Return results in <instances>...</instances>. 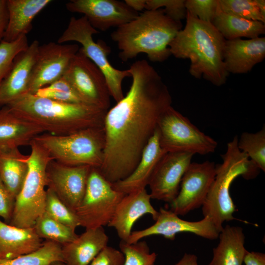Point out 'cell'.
<instances>
[{
    "label": "cell",
    "instance_id": "f1b7e54d",
    "mask_svg": "<svg viewBox=\"0 0 265 265\" xmlns=\"http://www.w3.org/2000/svg\"><path fill=\"white\" fill-rule=\"evenodd\" d=\"M56 261L63 262L62 246L46 240L34 251L13 259H0V265H51Z\"/></svg>",
    "mask_w": 265,
    "mask_h": 265
},
{
    "label": "cell",
    "instance_id": "52a82bcc",
    "mask_svg": "<svg viewBox=\"0 0 265 265\" xmlns=\"http://www.w3.org/2000/svg\"><path fill=\"white\" fill-rule=\"evenodd\" d=\"M28 156V171L22 188L16 196L8 224L19 228L33 227L44 212L46 197V171L52 158L34 139Z\"/></svg>",
    "mask_w": 265,
    "mask_h": 265
},
{
    "label": "cell",
    "instance_id": "9a60e30c",
    "mask_svg": "<svg viewBox=\"0 0 265 265\" xmlns=\"http://www.w3.org/2000/svg\"><path fill=\"white\" fill-rule=\"evenodd\" d=\"M158 212L153 225L143 230L132 232L126 242L133 243L144 238L154 235L161 236L173 240L177 234L186 232L211 240L218 238L220 232L208 217H204L197 221H189L180 218L170 210L161 207Z\"/></svg>",
    "mask_w": 265,
    "mask_h": 265
},
{
    "label": "cell",
    "instance_id": "9c48e42d",
    "mask_svg": "<svg viewBox=\"0 0 265 265\" xmlns=\"http://www.w3.org/2000/svg\"><path fill=\"white\" fill-rule=\"evenodd\" d=\"M157 129L160 145L165 152L205 155L215 151L217 142L205 134L171 106L159 118Z\"/></svg>",
    "mask_w": 265,
    "mask_h": 265
},
{
    "label": "cell",
    "instance_id": "2e32d148",
    "mask_svg": "<svg viewBox=\"0 0 265 265\" xmlns=\"http://www.w3.org/2000/svg\"><path fill=\"white\" fill-rule=\"evenodd\" d=\"M66 7L70 12L83 14L93 27L103 31L125 25L139 14L117 0H71Z\"/></svg>",
    "mask_w": 265,
    "mask_h": 265
},
{
    "label": "cell",
    "instance_id": "5b68a950",
    "mask_svg": "<svg viewBox=\"0 0 265 265\" xmlns=\"http://www.w3.org/2000/svg\"><path fill=\"white\" fill-rule=\"evenodd\" d=\"M236 135L227 144L226 152L221 155L222 162L215 164L216 174L202 208L204 217H208L220 232L223 223L236 219L233 213L236 211L230 193L233 181L238 177L245 179L255 178L260 169L247 155L238 147Z\"/></svg>",
    "mask_w": 265,
    "mask_h": 265
},
{
    "label": "cell",
    "instance_id": "5bb4252c",
    "mask_svg": "<svg viewBox=\"0 0 265 265\" xmlns=\"http://www.w3.org/2000/svg\"><path fill=\"white\" fill-rule=\"evenodd\" d=\"M91 167L69 166L52 159L46 168L47 186L75 212L83 198Z\"/></svg>",
    "mask_w": 265,
    "mask_h": 265
},
{
    "label": "cell",
    "instance_id": "e0dca14e",
    "mask_svg": "<svg viewBox=\"0 0 265 265\" xmlns=\"http://www.w3.org/2000/svg\"><path fill=\"white\" fill-rule=\"evenodd\" d=\"M194 155L187 152L166 153L150 179L151 199L171 203L177 196L182 178Z\"/></svg>",
    "mask_w": 265,
    "mask_h": 265
},
{
    "label": "cell",
    "instance_id": "ee69618b",
    "mask_svg": "<svg viewBox=\"0 0 265 265\" xmlns=\"http://www.w3.org/2000/svg\"><path fill=\"white\" fill-rule=\"evenodd\" d=\"M124 1L132 9L138 13L145 9L146 0H125Z\"/></svg>",
    "mask_w": 265,
    "mask_h": 265
},
{
    "label": "cell",
    "instance_id": "f6af8a7d",
    "mask_svg": "<svg viewBox=\"0 0 265 265\" xmlns=\"http://www.w3.org/2000/svg\"><path fill=\"white\" fill-rule=\"evenodd\" d=\"M255 1L261 14L265 17V0H255Z\"/></svg>",
    "mask_w": 265,
    "mask_h": 265
},
{
    "label": "cell",
    "instance_id": "6da1fadb",
    "mask_svg": "<svg viewBox=\"0 0 265 265\" xmlns=\"http://www.w3.org/2000/svg\"><path fill=\"white\" fill-rule=\"evenodd\" d=\"M128 70L132 79L130 89L107 110L104 120V158L98 169L111 184L133 171L159 118L172 104L167 86L147 60H137Z\"/></svg>",
    "mask_w": 265,
    "mask_h": 265
},
{
    "label": "cell",
    "instance_id": "484cf974",
    "mask_svg": "<svg viewBox=\"0 0 265 265\" xmlns=\"http://www.w3.org/2000/svg\"><path fill=\"white\" fill-rule=\"evenodd\" d=\"M218 238L219 243L213 249L212 258L208 265H243L247 251L243 229L227 225Z\"/></svg>",
    "mask_w": 265,
    "mask_h": 265
},
{
    "label": "cell",
    "instance_id": "e575fe53",
    "mask_svg": "<svg viewBox=\"0 0 265 265\" xmlns=\"http://www.w3.org/2000/svg\"><path fill=\"white\" fill-rule=\"evenodd\" d=\"M220 10L243 19L265 23L255 0H218Z\"/></svg>",
    "mask_w": 265,
    "mask_h": 265
},
{
    "label": "cell",
    "instance_id": "83f0119b",
    "mask_svg": "<svg viewBox=\"0 0 265 265\" xmlns=\"http://www.w3.org/2000/svg\"><path fill=\"white\" fill-rule=\"evenodd\" d=\"M212 23L226 40L241 37L253 39L265 33V23L227 14L220 10L219 5Z\"/></svg>",
    "mask_w": 265,
    "mask_h": 265
},
{
    "label": "cell",
    "instance_id": "8d00e7d4",
    "mask_svg": "<svg viewBox=\"0 0 265 265\" xmlns=\"http://www.w3.org/2000/svg\"><path fill=\"white\" fill-rule=\"evenodd\" d=\"M186 0H146L145 10H155L160 7L168 17L177 22L186 18Z\"/></svg>",
    "mask_w": 265,
    "mask_h": 265
},
{
    "label": "cell",
    "instance_id": "7c38bea8",
    "mask_svg": "<svg viewBox=\"0 0 265 265\" xmlns=\"http://www.w3.org/2000/svg\"><path fill=\"white\" fill-rule=\"evenodd\" d=\"M215 174V164L213 162H191L183 175L177 196L170 203V210L178 215L184 216L202 207Z\"/></svg>",
    "mask_w": 265,
    "mask_h": 265
},
{
    "label": "cell",
    "instance_id": "d6986e66",
    "mask_svg": "<svg viewBox=\"0 0 265 265\" xmlns=\"http://www.w3.org/2000/svg\"><path fill=\"white\" fill-rule=\"evenodd\" d=\"M151 199L143 188L125 194L120 201L107 226L115 230L122 241H127L134 224L142 216L150 214L156 220L159 212L152 205Z\"/></svg>",
    "mask_w": 265,
    "mask_h": 265
},
{
    "label": "cell",
    "instance_id": "603a6c76",
    "mask_svg": "<svg viewBox=\"0 0 265 265\" xmlns=\"http://www.w3.org/2000/svg\"><path fill=\"white\" fill-rule=\"evenodd\" d=\"M44 132L38 125L24 119L7 106L0 110V151L29 145L37 135Z\"/></svg>",
    "mask_w": 265,
    "mask_h": 265
},
{
    "label": "cell",
    "instance_id": "ffe728a7",
    "mask_svg": "<svg viewBox=\"0 0 265 265\" xmlns=\"http://www.w3.org/2000/svg\"><path fill=\"white\" fill-rule=\"evenodd\" d=\"M265 57V37L225 41L223 61L227 72L240 74L250 71Z\"/></svg>",
    "mask_w": 265,
    "mask_h": 265
},
{
    "label": "cell",
    "instance_id": "4fadbf2b",
    "mask_svg": "<svg viewBox=\"0 0 265 265\" xmlns=\"http://www.w3.org/2000/svg\"><path fill=\"white\" fill-rule=\"evenodd\" d=\"M79 49L76 44L50 42L39 45L28 93L35 94L39 89L62 77Z\"/></svg>",
    "mask_w": 265,
    "mask_h": 265
},
{
    "label": "cell",
    "instance_id": "4316f807",
    "mask_svg": "<svg viewBox=\"0 0 265 265\" xmlns=\"http://www.w3.org/2000/svg\"><path fill=\"white\" fill-rule=\"evenodd\" d=\"M28 171V156L18 148L0 151V178L15 199L21 190Z\"/></svg>",
    "mask_w": 265,
    "mask_h": 265
},
{
    "label": "cell",
    "instance_id": "44dd1931",
    "mask_svg": "<svg viewBox=\"0 0 265 265\" xmlns=\"http://www.w3.org/2000/svg\"><path fill=\"white\" fill-rule=\"evenodd\" d=\"M165 153L160 145L157 128L143 150L135 169L126 178L111 184L112 187L124 194L145 188L155 167Z\"/></svg>",
    "mask_w": 265,
    "mask_h": 265
},
{
    "label": "cell",
    "instance_id": "277c9868",
    "mask_svg": "<svg viewBox=\"0 0 265 265\" xmlns=\"http://www.w3.org/2000/svg\"><path fill=\"white\" fill-rule=\"evenodd\" d=\"M177 22L165 15L162 9L145 10L131 22L113 31L111 39L120 50L123 61L145 53L152 62H163L171 54L169 45L182 29Z\"/></svg>",
    "mask_w": 265,
    "mask_h": 265
},
{
    "label": "cell",
    "instance_id": "8fae6325",
    "mask_svg": "<svg viewBox=\"0 0 265 265\" xmlns=\"http://www.w3.org/2000/svg\"><path fill=\"white\" fill-rule=\"evenodd\" d=\"M86 104L108 110L110 95L100 69L79 51L63 75Z\"/></svg>",
    "mask_w": 265,
    "mask_h": 265
},
{
    "label": "cell",
    "instance_id": "30bf717a",
    "mask_svg": "<svg viewBox=\"0 0 265 265\" xmlns=\"http://www.w3.org/2000/svg\"><path fill=\"white\" fill-rule=\"evenodd\" d=\"M125 194L115 190L98 168L92 167L83 198L75 212L85 229L107 225Z\"/></svg>",
    "mask_w": 265,
    "mask_h": 265
},
{
    "label": "cell",
    "instance_id": "ab89813d",
    "mask_svg": "<svg viewBox=\"0 0 265 265\" xmlns=\"http://www.w3.org/2000/svg\"><path fill=\"white\" fill-rule=\"evenodd\" d=\"M15 199L11 196L0 178V217L9 223L13 213Z\"/></svg>",
    "mask_w": 265,
    "mask_h": 265
},
{
    "label": "cell",
    "instance_id": "d6a6232c",
    "mask_svg": "<svg viewBox=\"0 0 265 265\" xmlns=\"http://www.w3.org/2000/svg\"><path fill=\"white\" fill-rule=\"evenodd\" d=\"M44 212L58 222L75 230L80 226L75 212L66 206L49 188L46 190Z\"/></svg>",
    "mask_w": 265,
    "mask_h": 265
},
{
    "label": "cell",
    "instance_id": "836d02e7",
    "mask_svg": "<svg viewBox=\"0 0 265 265\" xmlns=\"http://www.w3.org/2000/svg\"><path fill=\"white\" fill-rule=\"evenodd\" d=\"M119 248L125 257L123 265H155L157 254L150 252L145 241L128 243L121 240Z\"/></svg>",
    "mask_w": 265,
    "mask_h": 265
},
{
    "label": "cell",
    "instance_id": "ac0fdd59",
    "mask_svg": "<svg viewBox=\"0 0 265 265\" xmlns=\"http://www.w3.org/2000/svg\"><path fill=\"white\" fill-rule=\"evenodd\" d=\"M39 43L34 40L14 58L8 74L0 84V106H5L28 93L29 84Z\"/></svg>",
    "mask_w": 265,
    "mask_h": 265
},
{
    "label": "cell",
    "instance_id": "b9f144b4",
    "mask_svg": "<svg viewBox=\"0 0 265 265\" xmlns=\"http://www.w3.org/2000/svg\"><path fill=\"white\" fill-rule=\"evenodd\" d=\"M245 265H265V254L259 252L246 251L244 258Z\"/></svg>",
    "mask_w": 265,
    "mask_h": 265
},
{
    "label": "cell",
    "instance_id": "60d3db41",
    "mask_svg": "<svg viewBox=\"0 0 265 265\" xmlns=\"http://www.w3.org/2000/svg\"><path fill=\"white\" fill-rule=\"evenodd\" d=\"M9 19L7 0H0V44L3 40Z\"/></svg>",
    "mask_w": 265,
    "mask_h": 265
},
{
    "label": "cell",
    "instance_id": "bcb514c9",
    "mask_svg": "<svg viewBox=\"0 0 265 265\" xmlns=\"http://www.w3.org/2000/svg\"><path fill=\"white\" fill-rule=\"evenodd\" d=\"M51 265H66L64 263L61 261H56L53 262Z\"/></svg>",
    "mask_w": 265,
    "mask_h": 265
},
{
    "label": "cell",
    "instance_id": "4dcf8cb0",
    "mask_svg": "<svg viewBox=\"0 0 265 265\" xmlns=\"http://www.w3.org/2000/svg\"><path fill=\"white\" fill-rule=\"evenodd\" d=\"M238 148L245 153L258 167L265 171V127L256 133L242 132L238 141Z\"/></svg>",
    "mask_w": 265,
    "mask_h": 265
},
{
    "label": "cell",
    "instance_id": "f546056e",
    "mask_svg": "<svg viewBox=\"0 0 265 265\" xmlns=\"http://www.w3.org/2000/svg\"><path fill=\"white\" fill-rule=\"evenodd\" d=\"M37 235L63 246L75 239L78 236L75 230L53 219L44 212L33 226Z\"/></svg>",
    "mask_w": 265,
    "mask_h": 265
},
{
    "label": "cell",
    "instance_id": "7402d4cb",
    "mask_svg": "<svg viewBox=\"0 0 265 265\" xmlns=\"http://www.w3.org/2000/svg\"><path fill=\"white\" fill-rule=\"evenodd\" d=\"M108 237L103 227L86 229L74 240L62 246L66 265H89L106 245Z\"/></svg>",
    "mask_w": 265,
    "mask_h": 265
},
{
    "label": "cell",
    "instance_id": "ba28073f",
    "mask_svg": "<svg viewBox=\"0 0 265 265\" xmlns=\"http://www.w3.org/2000/svg\"><path fill=\"white\" fill-rule=\"evenodd\" d=\"M98 32L85 16L79 18L72 17L57 43L75 41L81 45L79 52L92 61L103 72L110 96L118 102L124 97L122 82L126 78L131 77V74L128 69L121 70L110 63L107 58L110 52L109 47L102 41L96 42L93 40V35Z\"/></svg>",
    "mask_w": 265,
    "mask_h": 265
},
{
    "label": "cell",
    "instance_id": "1f68e13d",
    "mask_svg": "<svg viewBox=\"0 0 265 265\" xmlns=\"http://www.w3.org/2000/svg\"><path fill=\"white\" fill-rule=\"evenodd\" d=\"M35 94L63 103L87 104L77 94L64 76L50 85L39 89Z\"/></svg>",
    "mask_w": 265,
    "mask_h": 265
},
{
    "label": "cell",
    "instance_id": "3957f363",
    "mask_svg": "<svg viewBox=\"0 0 265 265\" xmlns=\"http://www.w3.org/2000/svg\"><path fill=\"white\" fill-rule=\"evenodd\" d=\"M5 106L19 117L39 126L44 132L56 135L104 127L107 111L91 105L63 103L29 93Z\"/></svg>",
    "mask_w": 265,
    "mask_h": 265
},
{
    "label": "cell",
    "instance_id": "7dc6e473",
    "mask_svg": "<svg viewBox=\"0 0 265 265\" xmlns=\"http://www.w3.org/2000/svg\"><path fill=\"white\" fill-rule=\"evenodd\" d=\"M1 108V107L0 106V110Z\"/></svg>",
    "mask_w": 265,
    "mask_h": 265
},
{
    "label": "cell",
    "instance_id": "f35d334b",
    "mask_svg": "<svg viewBox=\"0 0 265 265\" xmlns=\"http://www.w3.org/2000/svg\"><path fill=\"white\" fill-rule=\"evenodd\" d=\"M124 261V255L120 250L106 245L89 265H123Z\"/></svg>",
    "mask_w": 265,
    "mask_h": 265
},
{
    "label": "cell",
    "instance_id": "d590c367",
    "mask_svg": "<svg viewBox=\"0 0 265 265\" xmlns=\"http://www.w3.org/2000/svg\"><path fill=\"white\" fill-rule=\"evenodd\" d=\"M26 35L12 42L2 41L0 44V84L9 71L15 57L28 47Z\"/></svg>",
    "mask_w": 265,
    "mask_h": 265
},
{
    "label": "cell",
    "instance_id": "d4e9b609",
    "mask_svg": "<svg viewBox=\"0 0 265 265\" xmlns=\"http://www.w3.org/2000/svg\"><path fill=\"white\" fill-rule=\"evenodd\" d=\"M51 0H7L9 19L3 41L12 42L26 34L32 28L35 17Z\"/></svg>",
    "mask_w": 265,
    "mask_h": 265
},
{
    "label": "cell",
    "instance_id": "7a4b0ae2",
    "mask_svg": "<svg viewBox=\"0 0 265 265\" xmlns=\"http://www.w3.org/2000/svg\"><path fill=\"white\" fill-rule=\"evenodd\" d=\"M186 24L169 45L176 58L188 59L190 74L212 84H224L229 73L223 61L226 40L211 23L205 22L186 12Z\"/></svg>",
    "mask_w": 265,
    "mask_h": 265
},
{
    "label": "cell",
    "instance_id": "cb8c5ba5",
    "mask_svg": "<svg viewBox=\"0 0 265 265\" xmlns=\"http://www.w3.org/2000/svg\"><path fill=\"white\" fill-rule=\"evenodd\" d=\"M34 228H19L0 219V259H13L34 251L43 244Z\"/></svg>",
    "mask_w": 265,
    "mask_h": 265
},
{
    "label": "cell",
    "instance_id": "7bdbcfd3",
    "mask_svg": "<svg viewBox=\"0 0 265 265\" xmlns=\"http://www.w3.org/2000/svg\"><path fill=\"white\" fill-rule=\"evenodd\" d=\"M175 265H199L198 258L194 254L185 253Z\"/></svg>",
    "mask_w": 265,
    "mask_h": 265
},
{
    "label": "cell",
    "instance_id": "74e56055",
    "mask_svg": "<svg viewBox=\"0 0 265 265\" xmlns=\"http://www.w3.org/2000/svg\"><path fill=\"white\" fill-rule=\"evenodd\" d=\"M186 11L199 20L212 23L218 9V0H186Z\"/></svg>",
    "mask_w": 265,
    "mask_h": 265
},
{
    "label": "cell",
    "instance_id": "8992f818",
    "mask_svg": "<svg viewBox=\"0 0 265 265\" xmlns=\"http://www.w3.org/2000/svg\"><path fill=\"white\" fill-rule=\"evenodd\" d=\"M34 140L53 160L69 166L100 168L104 158V127L87 129L65 135L43 132Z\"/></svg>",
    "mask_w": 265,
    "mask_h": 265
}]
</instances>
